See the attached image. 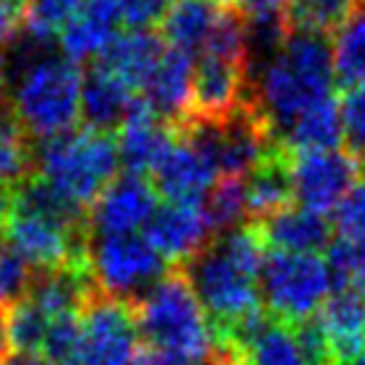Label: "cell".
<instances>
[{
	"instance_id": "6da1fadb",
	"label": "cell",
	"mask_w": 365,
	"mask_h": 365,
	"mask_svg": "<svg viewBox=\"0 0 365 365\" xmlns=\"http://www.w3.org/2000/svg\"><path fill=\"white\" fill-rule=\"evenodd\" d=\"M264 256L267 251L259 230L254 224H243L216 235L192 262L182 267L208 314L219 352L240 325L264 312L259 291Z\"/></svg>"
},
{
	"instance_id": "7a4b0ae2",
	"label": "cell",
	"mask_w": 365,
	"mask_h": 365,
	"mask_svg": "<svg viewBox=\"0 0 365 365\" xmlns=\"http://www.w3.org/2000/svg\"><path fill=\"white\" fill-rule=\"evenodd\" d=\"M334 59L328 35L291 30L272 53L248 67V104L269 125L274 142L291 120L334 96Z\"/></svg>"
},
{
	"instance_id": "3957f363",
	"label": "cell",
	"mask_w": 365,
	"mask_h": 365,
	"mask_svg": "<svg viewBox=\"0 0 365 365\" xmlns=\"http://www.w3.org/2000/svg\"><path fill=\"white\" fill-rule=\"evenodd\" d=\"M131 309L136 334L150 349L173 352L200 363H213L222 357L208 314L182 267L168 269L153 288L131 302Z\"/></svg>"
},
{
	"instance_id": "277c9868",
	"label": "cell",
	"mask_w": 365,
	"mask_h": 365,
	"mask_svg": "<svg viewBox=\"0 0 365 365\" xmlns=\"http://www.w3.org/2000/svg\"><path fill=\"white\" fill-rule=\"evenodd\" d=\"M118 165L115 136L86 125L35 147V176L86 213L118 179Z\"/></svg>"
},
{
	"instance_id": "5b68a950",
	"label": "cell",
	"mask_w": 365,
	"mask_h": 365,
	"mask_svg": "<svg viewBox=\"0 0 365 365\" xmlns=\"http://www.w3.org/2000/svg\"><path fill=\"white\" fill-rule=\"evenodd\" d=\"M83 70L64 56L32 61L14 91L9 112L35 144L75 128L81 120Z\"/></svg>"
},
{
	"instance_id": "8992f818",
	"label": "cell",
	"mask_w": 365,
	"mask_h": 365,
	"mask_svg": "<svg viewBox=\"0 0 365 365\" xmlns=\"http://www.w3.org/2000/svg\"><path fill=\"white\" fill-rule=\"evenodd\" d=\"M334 272L320 254L269 251L259 272L264 312L288 325L309 323L334 291Z\"/></svg>"
},
{
	"instance_id": "52a82bcc",
	"label": "cell",
	"mask_w": 365,
	"mask_h": 365,
	"mask_svg": "<svg viewBox=\"0 0 365 365\" xmlns=\"http://www.w3.org/2000/svg\"><path fill=\"white\" fill-rule=\"evenodd\" d=\"M165 267L142 235L91 237L88 243V272L96 291L128 304L168 272Z\"/></svg>"
},
{
	"instance_id": "ba28073f",
	"label": "cell",
	"mask_w": 365,
	"mask_h": 365,
	"mask_svg": "<svg viewBox=\"0 0 365 365\" xmlns=\"http://www.w3.org/2000/svg\"><path fill=\"white\" fill-rule=\"evenodd\" d=\"M139 334L128 302L93 291L81 309V336L61 365H131Z\"/></svg>"
},
{
	"instance_id": "9c48e42d",
	"label": "cell",
	"mask_w": 365,
	"mask_h": 365,
	"mask_svg": "<svg viewBox=\"0 0 365 365\" xmlns=\"http://www.w3.org/2000/svg\"><path fill=\"white\" fill-rule=\"evenodd\" d=\"M291 192L302 208L312 213H331L352 184L363 179L365 163L344 147L285 153Z\"/></svg>"
},
{
	"instance_id": "30bf717a",
	"label": "cell",
	"mask_w": 365,
	"mask_h": 365,
	"mask_svg": "<svg viewBox=\"0 0 365 365\" xmlns=\"http://www.w3.org/2000/svg\"><path fill=\"white\" fill-rule=\"evenodd\" d=\"M158 211V192L147 176L123 173L99 195L88 211V235L112 237V235H136L139 227L153 219Z\"/></svg>"
},
{
	"instance_id": "8fae6325",
	"label": "cell",
	"mask_w": 365,
	"mask_h": 365,
	"mask_svg": "<svg viewBox=\"0 0 365 365\" xmlns=\"http://www.w3.org/2000/svg\"><path fill=\"white\" fill-rule=\"evenodd\" d=\"M144 240L165 264L184 267L211 243L213 227L200 203H165L144 224Z\"/></svg>"
},
{
	"instance_id": "7c38bea8",
	"label": "cell",
	"mask_w": 365,
	"mask_h": 365,
	"mask_svg": "<svg viewBox=\"0 0 365 365\" xmlns=\"http://www.w3.org/2000/svg\"><path fill=\"white\" fill-rule=\"evenodd\" d=\"M219 179L216 168L197 144L176 131V139L150 171V184L168 203H200L211 184Z\"/></svg>"
},
{
	"instance_id": "4fadbf2b",
	"label": "cell",
	"mask_w": 365,
	"mask_h": 365,
	"mask_svg": "<svg viewBox=\"0 0 365 365\" xmlns=\"http://www.w3.org/2000/svg\"><path fill=\"white\" fill-rule=\"evenodd\" d=\"M173 139H176V128L163 120L142 96H136L125 112L120 133L115 139L120 165H125V173L150 176L158 160L168 153Z\"/></svg>"
},
{
	"instance_id": "5bb4252c",
	"label": "cell",
	"mask_w": 365,
	"mask_h": 365,
	"mask_svg": "<svg viewBox=\"0 0 365 365\" xmlns=\"http://www.w3.org/2000/svg\"><path fill=\"white\" fill-rule=\"evenodd\" d=\"M192 83H195V59L192 53H184L179 48L163 51L158 67L153 70L150 81L139 91L144 102L150 104L165 123L179 128L187 123L192 110Z\"/></svg>"
},
{
	"instance_id": "9a60e30c",
	"label": "cell",
	"mask_w": 365,
	"mask_h": 365,
	"mask_svg": "<svg viewBox=\"0 0 365 365\" xmlns=\"http://www.w3.org/2000/svg\"><path fill=\"white\" fill-rule=\"evenodd\" d=\"M309 323L323 339L331 365L346 360L365 346V294L355 288H339L325 299Z\"/></svg>"
},
{
	"instance_id": "2e32d148",
	"label": "cell",
	"mask_w": 365,
	"mask_h": 365,
	"mask_svg": "<svg viewBox=\"0 0 365 365\" xmlns=\"http://www.w3.org/2000/svg\"><path fill=\"white\" fill-rule=\"evenodd\" d=\"M118 0H83L78 14L59 32V46L64 59L91 61L118 38L120 30Z\"/></svg>"
},
{
	"instance_id": "e0dca14e",
	"label": "cell",
	"mask_w": 365,
	"mask_h": 365,
	"mask_svg": "<svg viewBox=\"0 0 365 365\" xmlns=\"http://www.w3.org/2000/svg\"><path fill=\"white\" fill-rule=\"evenodd\" d=\"M165 43L158 32L153 30H128L118 32V38L104 48L93 64L104 67L115 78H120L136 96L150 81L153 70L158 67Z\"/></svg>"
},
{
	"instance_id": "ac0fdd59",
	"label": "cell",
	"mask_w": 365,
	"mask_h": 365,
	"mask_svg": "<svg viewBox=\"0 0 365 365\" xmlns=\"http://www.w3.org/2000/svg\"><path fill=\"white\" fill-rule=\"evenodd\" d=\"M264 245L283 254H320L331 245V224L325 216L312 213L302 205H285L283 211L254 224Z\"/></svg>"
},
{
	"instance_id": "d6986e66",
	"label": "cell",
	"mask_w": 365,
	"mask_h": 365,
	"mask_svg": "<svg viewBox=\"0 0 365 365\" xmlns=\"http://www.w3.org/2000/svg\"><path fill=\"white\" fill-rule=\"evenodd\" d=\"M136 99V93L112 72L99 64H91V70L83 72L81 86V118L86 128L112 133V128H120L125 112Z\"/></svg>"
},
{
	"instance_id": "ffe728a7",
	"label": "cell",
	"mask_w": 365,
	"mask_h": 365,
	"mask_svg": "<svg viewBox=\"0 0 365 365\" xmlns=\"http://www.w3.org/2000/svg\"><path fill=\"white\" fill-rule=\"evenodd\" d=\"M224 6L216 0H171L160 19V35L168 48L184 53H200L211 38Z\"/></svg>"
},
{
	"instance_id": "44dd1931",
	"label": "cell",
	"mask_w": 365,
	"mask_h": 365,
	"mask_svg": "<svg viewBox=\"0 0 365 365\" xmlns=\"http://www.w3.org/2000/svg\"><path fill=\"white\" fill-rule=\"evenodd\" d=\"M344 142L341 128V104L336 96L312 104L296 120H291L277 133V144L285 153H304V150H336Z\"/></svg>"
},
{
	"instance_id": "7402d4cb",
	"label": "cell",
	"mask_w": 365,
	"mask_h": 365,
	"mask_svg": "<svg viewBox=\"0 0 365 365\" xmlns=\"http://www.w3.org/2000/svg\"><path fill=\"white\" fill-rule=\"evenodd\" d=\"M291 176L285 150L277 147L267 160H262L254 171L245 176V208H248V224H259L267 216L283 211L291 205Z\"/></svg>"
},
{
	"instance_id": "603a6c76",
	"label": "cell",
	"mask_w": 365,
	"mask_h": 365,
	"mask_svg": "<svg viewBox=\"0 0 365 365\" xmlns=\"http://www.w3.org/2000/svg\"><path fill=\"white\" fill-rule=\"evenodd\" d=\"M331 59H334V78L341 88L349 91L365 86V14L357 6L334 30Z\"/></svg>"
},
{
	"instance_id": "cb8c5ba5",
	"label": "cell",
	"mask_w": 365,
	"mask_h": 365,
	"mask_svg": "<svg viewBox=\"0 0 365 365\" xmlns=\"http://www.w3.org/2000/svg\"><path fill=\"white\" fill-rule=\"evenodd\" d=\"M35 176V142L9 110H0V187L14 192Z\"/></svg>"
},
{
	"instance_id": "d4e9b609",
	"label": "cell",
	"mask_w": 365,
	"mask_h": 365,
	"mask_svg": "<svg viewBox=\"0 0 365 365\" xmlns=\"http://www.w3.org/2000/svg\"><path fill=\"white\" fill-rule=\"evenodd\" d=\"M205 216L213 227V235L230 232L235 227L248 224V208H245V179L240 176H219L211 184V190L203 195Z\"/></svg>"
},
{
	"instance_id": "484cf974",
	"label": "cell",
	"mask_w": 365,
	"mask_h": 365,
	"mask_svg": "<svg viewBox=\"0 0 365 365\" xmlns=\"http://www.w3.org/2000/svg\"><path fill=\"white\" fill-rule=\"evenodd\" d=\"M357 0H288L285 19L291 30L328 35L355 11Z\"/></svg>"
},
{
	"instance_id": "4316f807",
	"label": "cell",
	"mask_w": 365,
	"mask_h": 365,
	"mask_svg": "<svg viewBox=\"0 0 365 365\" xmlns=\"http://www.w3.org/2000/svg\"><path fill=\"white\" fill-rule=\"evenodd\" d=\"M81 3L83 0H27V14H24L27 38L38 46H48L78 14Z\"/></svg>"
},
{
	"instance_id": "83f0119b",
	"label": "cell",
	"mask_w": 365,
	"mask_h": 365,
	"mask_svg": "<svg viewBox=\"0 0 365 365\" xmlns=\"http://www.w3.org/2000/svg\"><path fill=\"white\" fill-rule=\"evenodd\" d=\"M325 259L339 288H355L365 294V240L360 243L331 240Z\"/></svg>"
},
{
	"instance_id": "f1b7e54d",
	"label": "cell",
	"mask_w": 365,
	"mask_h": 365,
	"mask_svg": "<svg viewBox=\"0 0 365 365\" xmlns=\"http://www.w3.org/2000/svg\"><path fill=\"white\" fill-rule=\"evenodd\" d=\"M35 269L11 248L0 251V307H16L27 299L35 280Z\"/></svg>"
},
{
	"instance_id": "f546056e",
	"label": "cell",
	"mask_w": 365,
	"mask_h": 365,
	"mask_svg": "<svg viewBox=\"0 0 365 365\" xmlns=\"http://www.w3.org/2000/svg\"><path fill=\"white\" fill-rule=\"evenodd\" d=\"M331 213H334V230L339 240H346V243L365 240V179L352 184V190L336 203Z\"/></svg>"
},
{
	"instance_id": "4dcf8cb0",
	"label": "cell",
	"mask_w": 365,
	"mask_h": 365,
	"mask_svg": "<svg viewBox=\"0 0 365 365\" xmlns=\"http://www.w3.org/2000/svg\"><path fill=\"white\" fill-rule=\"evenodd\" d=\"M341 128H344L346 150L365 163V86L349 88L341 99Z\"/></svg>"
},
{
	"instance_id": "1f68e13d",
	"label": "cell",
	"mask_w": 365,
	"mask_h": 365,
	"mask_svg": "<svg viewBox=\"0 0 365 365\" xmlns=\"http://www.w3.org/2000/svg\"><path fill=\"white\" fill-rule=\"evenodd\" d=\"M171 0H118L120 19L131 30H150L153 24L163 19Z\"/></svg>"
},
{
	"instance_id": "d6a6232c",
	"label": "cell",
	"mask_w": 365,
	"mask_h": 365,
	"mask_svg": "<svg viewBox=\"0 0 365 365\" xmlns=\"http://www.w3.org/2000/svg\"><path fill=\"white\" fill-rule=\"evenodd\" d=\"M27 14V0H0V46H11L19 38Z\"/></svg>"
},
{
	"instance_id": "836d02e7",
	"label": "cell",
	"mask_w": 365,
	"mask_h": 365,
	"mask_svg": "<svg viewBox=\"0 0 365 365\" xmlns=\"http://www.w3.org/2000/svg\"><path fill=\"white\" fill-rule=\"evenodd\" d=\"M11 357V341H9V309L0 307V365Z\"/></svg>"
},
{
	"instance_id": "e575fe53",
	"label": "cell",
	"mask_w": 365,
	"mask_h": 365,
	"mask_svg": "<svg viewBox=\"0 0 365 365\" xmlns=\"http://www.w3.org/2000/svg\"><path fill=\"white\" fill-rule=\"evenodd\" d=\"M3 365H51V363H46L43 357H35V355H11Z\"/></svg>"
},
{
	"instance_id": "d590c367",
	"label": "cell",
	"mask_w": 365,
	"mask_h": 365,
	"mask_svg": "<svg viewBox=\"0 0 365 365\" xmlns=\"http://www.w3.org/2000/svg\"><path fill=\"white\" fill-rule=\"evenodd\" d=\"M336 365H365V346L360 352H355V355H349L346 360H339Z\"/></svg>"
},
{
	"instance_id": "8d00e7d4",
	"label": "cell",
	"mask_w": 365,
	"mask_h": 365,
	"mask_svg": "<svg viewBox=\"0 0 365 365\" xmlns=\"http://www.w3.org/2000/svg\"><path fill=\"white\" fill-rule=\"evenodd\" d=\"M3 99H6V61L0 56V107H3Z\"/></svg>"
},
{
	"instance_id": "74e56055",
	"label": "cell",
	"mask_w": 365,
	"mask_h": 365,
	"mask_svg": "<svg viewBox=\"0 0 365 365\" xmlns=\"http://www.w3.org/2000/svg\"><path fill=\"white\" fill-rule=\"evenodd\" d=\"M355 6H357V9H360V11H363V14H365V0H357Z\"/></svg>"
},
{
	"instance_id": "f35d334b",
	"label": "cell",
	"mask_w": 365,
	"mask_h": 365,
	"mask_svg": "<svg viewBox=\"0 0 365 365\" xmlns=\"http://www.w3.org/2000/svg\"><path fill=\"white\" fill-rule=\"evenodd\" d=\"M213 365H227V357L222 355V357H219V360H216V363H213Z\"/></svg>"
},
{
	"instance_id": "ab89813d",
	"label": "cell",
	"mask_w": 365,
	"mask_h": 365,
	"mask_svg": "<svg viewBox=\"0 0 365 365\" xmlns=\"http://www.w3.org/2000/svg\"><path fill=\"white\" fill-rule=\"evenodd\" d=\"M0 243H3V227H0Z\"/></svg>"
},
{
	"instance_id": "60d3db41",
	"label": "cell",
	"mask_w": 365,
	"mask_h": 365,
	"mask_svg": "<svg viewBox=\"0 0 365 365\" xmlns=\"http://www.w3.org/2000/svg\"><path fill=\"white\" fill-rule=\"evenodd\" d=\"M227 365H237V363H232V360H227Z\"/></svg>"
}]
</instances>
